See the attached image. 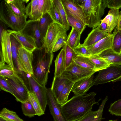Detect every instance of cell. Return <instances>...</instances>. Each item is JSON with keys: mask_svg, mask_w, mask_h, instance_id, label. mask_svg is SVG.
Listing matches in <instances>:
<instances>
[{"mask_svg": "<svg viewBox=\"0 0 121 121\" xmlns=\"http://www.w3.org/2000/svg\"><path fill=\"white\" fill-rule=\"evenodd\" d=\"M21 107L23 113L25 116L31 117L37 115L35 109L29 99L22 103Z\"/></svg>", "mask_w": 121, "mask_h": 121, "instance_id": "37", "label": "cell"}, {"mask_svg": "<svg viewBox=\"0 0 121 121\" xmlns=\"http://www.w3.org/2000/svg\"><path fill=\"white\" fill-rule=\"evenodd\" d=\"M94 92L75 95L60 106L62 114L66 121H78L92 111L95 102Z\"/></svg>", "mask_w": 121, "mask_h": 121, "instance_id": "1", "label": "cell"}, {"mask_svg": "<svg viewBox=\"0 0 121 121\" xmlns=\"http://www.w3.org/2000/svg\"><path fill=\"white\" fill-rule=\"evenodd\" d=\"M110 34L106 31L100 30L97 27L93 29L85 39L83 44L86 47L92 45Z\"/></svg>", "mask_w": 121, "mask_h": 121, "instance_id": "20", "label": "cell"}, {"mask_svg": "<svg viewBox=\"0 0 121 121\" xmlns=\"http://www.w3.org/2000/svg\"><path fill=\"white\" fill-rule=\"evenodd\" d=\"M77 4L81 5L86 1V0H73Z\"/></svg>", "mask_w": 121, "mask_h": 121, "instance_id": "48", "label": "cell"}, {"mask_svg": "<svg viewBox=\"0 0 121 121\" xmlns=\"http://www.w3.org/2000/svg\"><path fill=\"white\" fill-rule=\"evenodd\" d=\"M48 13L50 16L53 22L60 24L64 26L61 17L53 2L52 0L49 11Z\"/></svg>", "mask_w": 121, "mask_h": 121, "instance_id": "39", "label": "cell"}, {"mask_svg": "<svg viewBox=\"0 0 121 121\" xmlns=\"http://www.w3.org/2000/svg\"><path fill=\"white\" fill-rule=\"evenodd\" d=\"M108 121H115V120H109Z\"/></svg>", "mask_w": 121, "mask_h": 121, "instance_id": "49", "label": "cell"}, {"mask_svg": "<svg viewBox=\"0 0 121 121\" xmlns=\"http://www.w3.org/2000/svg\"><path fill=\"white\" fill-rule=\"evenodd\" d=\"M80 6L85 15L86 25L93 29L98 27L107 7L106 0H86Z\"/></svg>", "mask_w": 121, "mask_h": 121, "instance_id": "3", "label": "cell"}, {"mask_svg": "<svg viewBox=\"0 0 121 121\" xmlns=\"http://www.w3.org/2000/svg\"><path fill=\"white\" fill-rule=\"evenodd\" d=\"M55 70L54 77H60L66 69L65 52L62 48L54 61Z\"/></svg>", "mask_w": 121, "mask_h": 121, "instance_id": "25", "label": "cell"}, {"mask_svg": "<svg viewBox=\"0 0 121 121\" xmlns=\"http://www.w3.org/2000/svg\"><path fill=\"white\" fill-rule=\"evenodd\" d=\"M8 4L14 13L17 15L21 16L26 15V7L25 3L28 0H5Z\"/></svg>", "mask_w": 121, "mask_h": 121, "instance_id": "24", "label": "cell"}, {"mask_svg": "<svg viewBox=\"0 0 121 121\" xmlns=\"http://www.w3.org/2000/svg\"><path fill=\"white\" fill-rule=\"evenodd\" d=\"M28 99L36 113L37 115L40 116L44 114L36 96L32 91H28Z\"/></svg>", "mask_w": 121, "mask_h": 121, "instance_id": "35", "label": "cell"}, {"mask_svg": "<svg viewBox=\"0 0 121 121\" xmlns=\"http://www.w3.org/2000/svg\"><path fill=\"white\" fill-rule=\"evenodd\" d=\"M116 28L117 30L121 31V15L120 14L119 20Z\"/></svg>", "mask_w": 121, "mask_h": 121, "instance_id": "47", "label": "cell"}, {"mask_svg": "<svg viewBox=\"0 0 121 121\" xmlns=\"http://www.w3.org/2000/svg\"><path fill=\"white\" fill-rule=\"evenodd\" d=\"M10 40L12 58L14 69L18 73L25 72L20 62L18 55V50L21 45L15 38L11 35Z\"/></svg>", "mask_w": 121, "mask_h": 121, "instance_id": "19", "label": "cell"}, {"mask_svg": "<svg viewBox=\"0 0 121 121\" xmlns=\"http://www.w3.org/2000/svg\"><path fill=\"white\" fill-rule=\"evenodd\" d=\"M112 34L92 45L86 47L91 55H98L104 51L112 48Z\"/></svg>", "mask_w": 121, "mask_h": 121, "instance_id": "17", "label": "cell"}, {"mask_svg": "<svg viewBox=\"0 0 121 121\" xmlns=\"http://www.w3.org/2000/svg\"><path fill=\"white\" fill-rule=\"evenodd\" d=\"M33 53L32 75L40 85L45 86L53 58V53L46 52L42 48H36Z\"/></svg>", "mask_w": 121, "mask_h": 121, "instance_id": "2", "label": "cell"}, {"mask_svg": "<svg viewBox=\"0 0 121 121\" xmlns=\"http://www.w3.org/2000/svg\"><path fill=\"white\" fill-rule=\"evenodd\" d=\"M28 76L31 91L35 94L42 110L45 112L47 105V88L45 86L40 85L32 75L28 74Z\"/></svg>", "mask_w": 121, "mask_h": 121, "instance_id": "10", "label": "cell"}, {"mask_svg": "<svg viewBox=\"0 0 121 121\" xmlns=\"http://www.w3.org/2000/svg\"><path fill=\"white\" fill-rule=\"evenodd\" d=\"M93 75L81 79L74 83L71 91L75 95L86 93L89 89L94 85L93 81Z\"/></svg>", "mask_w": 121, "mask_h": 121, "instance_id": "18", "label": "cell"}, {"mask_svg": "<svg viewBox=\"0 0 121 121\" xmlns=\"http://www.w3.org/2000/svg\"><path fill=\"white\" fill-rule=\"evenodd\" d=\"M18 52V55L20 62L25 72L33 75V52L26 49L21 45L19 47Z\"/></svg>", "mask_w": 121, "mask_h": 121, "instance_id": "16", "label": "cell"}, {"mask_svg": "<svg viewBox=\"0 0 121 121\" xmlns=\"http://www.w3.org/2000/svg\"><path fill=\"white\" fill-rule=\"evenodd\" d=\"M98 27L100 30L107 32L108 26L106 23L104 22H101L100 24Z\"/></svg>", "mask_w": 121, "mask_h": 121, "instance_id": "46", "label": "cell"}, {"mask_svg": "<svg viewBox=\"0 0 121 121\" xmlns=\"http://www.w3.org/2000/svg\"><path fill=\"white\" fill-rule=\"evenodd\" d=\"M5 62H0V76L7 77L12 76L14 73V69Z\"/></svg>", "mask_w": 121, "mask_h": 121, "instance_id": "38", "label": "cell"}, {"mask_svg": "<svg viewBox=\"0 0 121 121\" xmlns=\"http://www.w3.org/2000/svg\"><path fill=\"white\" fill-rule=\"evenodd\" d=\"M54 4L59 12L62 20L63 26L67 31L70 28L66 13L61 0H52Z\"/></svg>", "mask_w": 121, "mask_h": 121, "instance_id": "30", "label": "cell"}, {"mask_svg": "<svg viewBox=\"0 0 121 121\" xmlns=\"http://www.w3.org/2000/svg\"><path fill=\"white\" fill-rule=\"evenodd\" d=\"M67 38V34L60 37L54 45L53 49L52 52H56L61 47H63L66 43Z\"/></svg>", "mask_w": 121, "mask_h": 121, "instance_id": "42", "label": "cell"}, {"mask_svg": "<svg viewBox=\"0 0 121 121\" xmlns=\"http://www.w3.org/2000/svg\"><path fill=\"white\" fill-rule=\"evenodd\" d=\"M65 51L66 68L72 63L76 55V54L73 49L66 44L63 47Z\"/></svg>", "mask_w": 121, "mask_h": 121, "instance_id": "36", "label": "cell"}, {"mask_svg": "<svg viewBox=\"0 0 121 121\" xmlns=\"http://www.w3.org/2000/svg\"><path fill=\"white\" fill-rule=\"evenodd\" d=\"M77 55H81L89 57L91 55L87 48L83 44H80L73 49Z\"/></svg>", "mask_w": 121, "mask_h": 121, "instance_id": "41", "label": "cell"}, {"mask_svg": "<svg viewBox=\"0 0 121 121\" xmlns=\"http://www.w3.org/2000/svg\"><path fill=\"white\" fill-rule=\"evenodd\" d=\"M108 111L112 115L121 117V99L111 104Z\"/></svg>", "mask_w": 121, "mask_h": 121, "instance_id": "40", "label": "cell"}, {"mask_svg": "<svg viewBox=\"0 0 121 121\" xmlns=\"http://www.w3.org/2000/svg\"><path fill=\"white\" fill-rule=\"evenodd\" d=\"M52 0H32L26 7V15L30 20L39 22L44 15L48 13Z\"/></svg>", "mask_w": 121, "mask_h": 121, "instance_id": "7", "label": "cell"}, {"mask_svg": "<svg viewBox=\"0 0 121 121\" xmlns=\"http://www.w3.org/2000/svg\"><path fill=\"white\" fill-rule=\"evenodd\" d=\"M47 105L54 121H66L61 111L60 106L57 103L51 88H47Z\"/></svg>", "mask_w": 121, "mask_h": 121, "instance_id": "14", "label": "cell"}, {"mask_svg": "<svg viewBox=\"0 0 121 121\" xmlns=\"http://www.w3.org/2000/svg\"><path fill=\"white\" fill-rule=\"evenodd\" d=\"M71 82L61 76L54 77L51 88L56 100L65 87Z\"/></svg>", "mask_w": 121, "mask_h": 121, "instance_id": "22", "label": "cell"}, {"mask_svg": "<svg viewBox=\"0 0 121 121\" xmlns=\"http://www.w3.org/2000/svg\"><path fill=\"white\" fill-rule=\"evenodd\" d=\"M38 22L29 20L27 21L24 28L20 31L35 39L36 48H42L43 44V41L39 28Z\"/></svg>", "mask_w": 121, "mask_h": 121, "instance_id": "15", "label": "cell"}, {"mask_svg": "<svg viewBox=\"0 0 121 121\" xmlns=\"http://www.w3.org/2000/svg\"><path fill=\"white\" fill-rule=\"evenodd\" d=\"M4 78L10 84L13 91V95L17 101L22 103L28 99L29 90L21 74L14 69L13 75Z\"/></svg>", "mask_w": 121, "mask_h": 121, "instance_id": "5", "label": "cell"}, {"mask_svg": "<svg viewBox=\"0 0 121 121\" xmlns=\"http://www.w3.org/2000/svg\"><path fill=\"white\" fill-rule=\"evenodd\" d=\"M7 30L27 50L33 52L37 48L35 39L31 36L20 31H16L10 29Z\"/></svg>", "mask_w": 121, "mask_h": 121, "instance_id": "13", "label": "cell"}, {"mask_svg": "<svg viewBox=\"0 0 121 121\" xmlns=\"http://www.w3.org/2000/svg\"><path fill=\"white\" fill-rule=\"evenodd\" d=\"M89 57L94 65L95 72L106 68L110 65L98 55H91Z\"/></svg>", "mask_w": 121, "mask_h": 121, "instance_id": "29", "label": "cell"}, {"mask_svg": "<svg viewBox=\"0 0 121 121\" xmlns=\"http://www.w3.org/2000/svg\"><path fill=\"white\" fill-rule=\"evenodd\" d=\"M10 34L7 30L3 29L0 32L1 52L4 60L7 64L14 69L12 58Z\"/></svg>", "mask_w": 121, "mask_h": 121, "instance_id": "11", "label": "cell"}, {"mask_svg": "<svg viewBox=\"0 0 121 121\" xmlns=\"http://www.w3.org/2000/svg\"><path fill=\"white\" fill-rule=\"evenodd\" d=\"M26 15L21 16L16 15L5 0L0 3V20L12 30L21 31L26 25L27 21Z\"/></svg>", "mask_w": 121, "mask_h": 121, "instance_id": "4", "label": "cell"}, {"mask_svg": "<svg viewBox=\"0 0 121 121\" xmlns=\"http://www.w3.org/2000/svg\"><path fill=\"white\" fill-rule=\"evenodd\" d=\"M73 60L76 64L82 68L94 71V65L89 57L76 55Z\"/></svg>", "mask_w": 121, "mask_h": 121, "instance_id": "26", "label": "cell"}, {"mask_svg": "<svg viewBox=\"0 0 121 121\" xmlns=\"http://www.w3.org/2000/svg\"><path fill=\"white\" fill-rule=\"evenodd\" d=\"M112 48L115 52L121 53V31L116 28L112 34Z\"/></svg>", "mask_w": 121, "mask_h": 121, "instance_id": "32", "label": "cell"}, {"mask_svg": "<svg viewBox=\"0 0 121 121\" xmlns=\"http://www.w3.org/2000/svg\"><path fill=\"white\" fill-rule=\"evenodd\" d=\"M97 112L98 110L96 111L92 110L78 121H92L96 117Z\"/></svg>", "mask_w": 121, "mask_h": 121, "instance_id": "45", "label": "cell"}, {"mask_svg": "<svg viewBox=\"0 0 121 121\" xmlns=\"http://www.w3.org/2000/svg\"><path fill=\"white\" fill-rule=\"evenodd\" d=\"M99 72L93 80L95 85L121 81V65H110L108 67Z\"/></svg>", "mask_w": 121, "mask_h": 121, "instance_id": "8", "label": "cell"}, {"mask_svg": "<svg viewBox=\"0 0 121 121\" xmlns=\"http://www.w3.org/2000/svg\"><path fill=\"white\" fill-rule=\"evenodd\" d=\"M67 30L63 26L53 22L49 25L43 41L42 48L46 52L52 53L55 43L61 36L67 34Z\"/></svg>", "mask_w": 121, "mask_h": 121, "instance_id": "6", "label": "cell"}, {"mask_svg": "<svg viewBox=\"0 0 121 121\" xmlns=\"http://www.w3.org/2000/svg\"><path fill=\"white\" fill-rule=\"evenodd\" d=\"M120 16L119 9H111L101 22L106 23L108 26L107 32L110 34L118 24Z\"/></svg>", "mask_w": 121, "mask_h": 121, "instance_id": "21", "label": "cell"}, {"mask_svg": "<svg viewBox=\"0 0 121 121\" xmlns=\"http://www.w3.org/2000/svg\"><path fill=\"white\" fill-rule=\"evenodd\" d=\"M95 72L82 68L78 65L73 61L61 75V77L67 79L71 82H76L92 75Z\"/></svg>", "mask_w": 121, "mask_h": 121, "instance_id": "9", "label": "cell"}, {"mask_svg": "<svg viewBox=\"0 0 121 121\" xmlns=\"http://www.w3.org/2000/svg\"><path fill=\"white\" fill-rule=\"evenodd\" d=\"M81 34L73 28L67 36L66 44L73 49L80 44V39Z\"/></svg>", "mask_w": 121, "mask_h": 121, "instance_id": "28", "label": "cell"}, {"mask_svg": "<svg viewBox=\"0 0 121 121\" xmlns=\"http://www.w3.org/2000/svg\"><path fill=\"white\" fill-rule=\"evenodd\" d=\"M53 21L48 13L44 15L38 22L39 28L43 41L47 31L48 26Z\"/></svg>", "mask_w": 121, "mask_h": 121, "instance_id": "27", "label": "cell"}, {"mask_svg": "<svg viewBox=\"0 0 121 121\" xmlns=\"http://www.w3.org/2000/svg\"><path fill=\"white\" fill-rule=\"evenodd\" d=\"M98 55L110 65H121V53L115 52L112 48L105 50Z\"/></svg>", "mask_w": 121, "mask_h": 121, "instance_id": "23", "label": "cell"}, {"mask_svg": "<svg viewBox=\"0 0 121 121\" xmlns=\"http://www.w3.org/2000/svg\"><path fill=\"white\" fill-rule=\"evenodd\" d=\"M0 117L6 121H24L16 112L5 108H3L0 111Z\"/></svg>", "mask_w": 121, "mask_h": 121, "instance_id": "33", "label": "cell"}, {"mask_svg": "<svg viewBox=\"0 0 121 121\" xmlns=\"http://www.w3.org/2000/svg\"><path fill=\"white\" fill-rule=\"evenodd\" d=\"M65 10L69 12L84 26H86V17L81 7L73 0H61Z\"/></svg>", "mask_w": 121, "mask_h": 121, "instance_id": "12", "label": "cell"}, {"mask_svg": "<svg viewBox=\"0 0 121 121\" xmlns=\"http://www.w3.org/2000/svg\"><path fill=\"white\" fill-rule=\"evenodd\" d=\"M0 86L2 90L8 92L13 95L12 89L5 78L0 76Z\"/></svg>", "mask_w": 121, "mask_h": 121, "instance_id": "43", "label": "cell"}, {"mask_svg": "<svg viewBox=\"0 0 121 121\" xmlns=\"http://www.w3.org/2000/svg\"><path fill=\"white\" fill-rule=\"evenodd\" d=\"M107 7L111 9H119L121 8V0H106Z\"/></svg>", "mask_w": 121, "mask_h": 121, "instance_id": "44", "label": "cell"}, {"mask_svg": "<svg viewBox=\"0 0 121 121\" xmlns=\"http://www.w3.org/2000/svg\"><path fill=\"white\" fill-rule=\"evenodd\" d=\"M120 14L121 15V11L120 12Z\"/></svg>", "mask_w": 121, "mask_h": 121, "instance_id": "50", "label": "cell"}, {"mask_svg": "<svg viewBox=\"0 0 121 121\" xmlns=\"http://www.w3.org/2000/svg\"><path fill=\"white\" fill-rule=\"evenodd\" d=\"M68 23L72 28L82 34L86 27L74 16L68 11L65 10Z\"/></svg>", "mask_w": 121, "mask_h": 121, "instance_id": "31", "label": "cell"}, {"mask_svg": "<svg viewBox=\"0 0 121 121\" xmlns=\"http://www.w3.org/2000/svg\"><path fill=\"white\" fill-rule=\"evenodd\" d=\"M75 82H71L68 84L61 92L56 100L58 104L60 106L64 104L68 100V96L71 91Z\"/></svg>", "mask_w": 121, "mask_h": 121, "instance_id": "34", "label": "cell"}]
</instances>
